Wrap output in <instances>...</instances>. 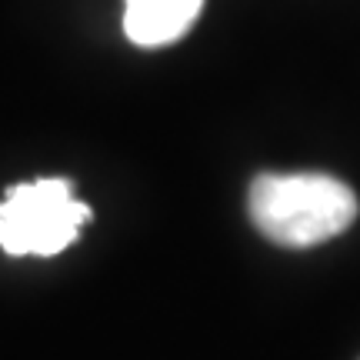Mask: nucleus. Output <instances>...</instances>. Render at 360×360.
<instances>
[{
  "instance_id": "nucleus-1",
  "label": "nucleus",
  "mask_w": 360,
  "mask_h": 360,
  "mask_svg": "<svg viewBox=\"0 0 360 360\" xmlns=\"http://www.w3.org/2000/svg\"><path fill=\"white\" fill-rule=\"evenodd\" d=\"M250 220L281 247H317L357 220V193L327 174H260L247 193Z\"/></svg>"
},
{
  "instance_id": "nucleus-2",
  "label": "nucleus",
  "mask_w": 360,
  "mask_h": 360,
  "mask_svg": "<svg viewBox=\"0 0 360 360\" xmlns=\"http://www.w3.org/2000/svg\"><path fill=\"white\" fill-rule=\"evenodd\" d=\"M90 207L74 197L70 180L44 177L17 184L0 204V250L13 257H53L77 240Z\"/></svg>"
},
{
  "instance_id": "nucleus-3",
  "label": "nucleus",
  "mask_w": 360,
  "mask_h": 360,
  "mask_svg": "<svg viewBox=\"0 0 360 360\" xmlns=\"http://www.w3.org/2000/svg\"><path fill=\"white\" fill-rule=\"evenodd\" d=\"M204 0H127L124 30L137 47H164L193 27Z\"/></svg>"
}]
</instances>
